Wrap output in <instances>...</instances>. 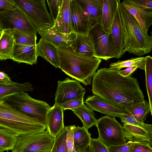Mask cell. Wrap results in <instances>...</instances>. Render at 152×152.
I'll use <instances>...</instances> for the list:
<instances>
[{
  "label": "cell",
  "instance_id": "1",
  "mask_svg": "<svg viewBox=\"0 0 152 152\" xmlns=\"http://www.w3.org/2000/svg\"><path fill=\"white\" fill-rule=\"evenodd\" d=\"M118 71L109 68L98 70L93 76L92 91L129 113L134 105L144 100V96L136 78L123 77L118 74Z\"/></svg>",
  "mask_w": 152,
  "mask_h": 152
},
{
  "label": "cell",
  "instance_id": "2",
  "mask_svg": "<svg viewBox=\"0 0 152 152\" xmlns=\"http://www.w3.org/2000/svg\"><path fill=\"white\" fill-rule=\"evenodd\" d=\"M57 48L59 68L84 85H90L92 78L102 60L77 53L71 47L63 46Z\"/></svg>",
  "mask_w": 152,
  "mask_h": 152
},
{
  "label": "cell",
  "instance_id": "3",
  "mask_svg": "<svg viewBox=\"0 0 152 152\" xmlns=\"http://www.w3.org/2000/svg\"><path fill=\"white\" fill-rule=\"evenodd\" d=\"M121 13L125 37L126 51L137 56L150 53L152 49V36L144 33L138 23L117 0Z\"/></svg>",
  "mask_w": 152,
  "mask_h": 152
},
{
  "label": "cell",
  "instance_id": "4",
  "mask_svg": "<svg viewBox=\"0 0 152 152\" xmlns=\"http://www.w3.org/2000/svg\"><path fill=\"white\" fill-rule=\"evenodd\" d=\"M0 127L20 135L42 133L46 127L0 100Z\"/></svg>",
  "mask_w": 152,
  "mask_h": 152
},
{
  "label": "cell",
  "instance_id": "5",
  "mask_svg": "<svg viewBox=\"0 0 152 152\" xmlns=\"http://www.w3.org/2000/svg\"><path fill=\"white\" fill-rule=\"evenodd\" d=\"M4 101L18 111L46 126L47 113L51 107L45 102L34 99L25 92L12 95Z\"/></svg>",
  "mask_w": 152,
  "mask_h": 152
},
{
  "label": "cell",
  "instance_id": "6",
  "mask_svg": "<svg viewBox=\"0 0 152 152\" xmlns=\"http://www.w3.org/2000/svg\"><path fill=\"white\" fill-rule=\"evenodd\" d=\"M37 30L52 27L54 22L49 13L45 0H13Z\"/></svg>",
  "mask_w": 152,
  "mask_h": 152
},
{
  "label": "cell",
  "instance_id": "7",
  "mask_svg": "<svg viewBox=\"0 0 152 152\" xmlns=\"http://www.w3.org/2000/svg\"><path fill=\"white\" fill-rule=\"evenodd\" d=\"M96 126L98 139L107 147L121 145L126 143L122 126L114 117L107 115L97 119Z\"/></svg>",
  "mask_w": 152,
  "mask_h": 152
},
{
  "label": "cell",
  "instance_id": "8",
  "mask_svg": "<svg viewBox=\"0 0 152 152\" xmlns=\"http://www.w3.org/2000/svg\"><path fill=\"white\" fill-rule=\"evenodd\" d=\"M55 138L47 130L36 134L18 136L16 144L12 152H50Z\"/></svg>",
  "mask_w": 152,
  "mask_h": 152
},
{
  "label": "cell",
  "instance_id": "9",
  "mask_svg": "<svg viewBox=\"0 0 152 152\" xmlns=\"http://www.w3.org/2000/svg\"><path fill=\"white\" fill-rule=\"evenodd\" d=\"M88 34L94 46V57L105 61L112 58H117L111 35L104 31L100 24L91 28Z\"/></svg>",
  "mask_w": 152,
  "mask_h": 152
},
{
  "label": "cell",
  "instance_id": "10",
  "mask_svg": "<svg viewBox=\"0 0 152 152\" xmlns=\"http://www.w3.org/2000/svg\"><path fill=\"white\" fill-rule=\"evenodd\" d=\"M0 24L2 30L16 29L26 34L37 35V29L18 7L0 13Z\"/></svg>",
  "mask_w": 152,
  "mask_h": 152
},
{
  "label": "cell",
  "instance_id": "11",
  "mask_svg": "<svg viewBox=\"0 0 152 152\" xmlns=\"http://www.w3.org/2000/svg\"><path fill=\"white\" fill-rule=\"evenodd\" d=\"M86 91L76 80L67 77L64 80L58 81L54 104L58 105L72 99H84Z\"/></svg>",
  "mask_w": 152,
  "mask_h": 152
},
{
  "label": "cell",
  "instance_id": "12",
  "mask_svg": "<svg viewBox=\"0 0 152 152\" xmlns=\"http://www.w3.org/2000/svg\"><path fill=\"white\" fill-rule=\"evenodd\" d=\"M121 4L135 19L143 32L148 34L152 24V12L148 11L137 0H124Z\"/></svg>",
  "mask_w": 152,
  "mask_h": 152
},
{
  "label": "cell",
  "instance_id": "13",
  "mask_svg": "<svg viewBox=\"0 0 152 152\" xmlns=\"http://www.w3.org/2000/svg\"><path fill=\"white\" fill-rule=\"evenodd\" d=\"M84 103L92 110L107 116L120 118L129 114V113L127 111L113 105L95 94L88 97Z\"/></svg>",
  "mask_w": 152,
  "mask_h": 152
},
{
  "label": "cell",
  "instance_id": "14",
  "mask_svg": "<svg viewBox=\"0 0 152 152\" xmlns=\"http://www.w3.org/2000/svg\"><path fill=\"white\" fill-rule=\"evenodd\" d=\"M41 38L50 42L57 48L63 46L72 47L75 42L76 34H65L59 32L53 26L48 29L37 30Z\"/></svg>",
  "mask_w": 152,
  "mask_h": 152
},
{
  "label": "cell",
  "instance_id": "15",
  "mask_svg": "<svg viewBox=\"0 0 152 152\" xmlns=\"http://www.w3.org/2000/svg\"><path fill=\"white\" fill-rule=\"evenodd\" d=\"M70 7L73 32L88 34L90 30L86 13L77 0H70Z\"/></svg>",
  "mask_w": 152,
  "mask_h": 152
},
{
  "label": "cell",
  "instance_id": "16",
  "mask_svg": "<svg viewBox=\"0 0 152 152\" xmlns=\"http://www.w3.org/2000/svg\"><path fill=\"white\" fill-rule=\"evenodd\" d=\"M111 31V35L116 53L117 58H119L126 52L124 35L121 13L118 4Z\"/></svg>",
  "mask_w": 152,
  "mask_h": 152
},
{
  "label": "cell",
  "instance_id": "17",
  "mask_svg": "<svg viewBox=\"0 0 152 152\" xmlns=\"http://www.w3.org/2000/svg\"><path fill=\"white\" fill-rule=\"evenodd\" d=\"M59 106L54 104L48 110L47 115L46 130L49 134L55 138L64 127V112Z\"/></svg>",
  "mask_w": 152,
  "mask_h": 152
},
{
  "label": "cell",
  "instance_id": "18",
  "mask_svg": "<svg viewBox=\"0 0 152 152\" xmlns=\"http://www.w3.org/2000/svg\"><path fill=\"white\" fill-rule=\"evenodd\" d=\"M77 1L86 13L88 20L90 30L97 25H100L102 12L103 0Z\"/></svg>",
  "mask_w": 152,
  "mask_h": 152
},
{
  "label": "cell",
  "instance_id": "19",
  "mask_svg": "<svg viewBox=\"0 0 152 152\" xmlns=\"http://www.w3.org/2000/svg\"><path fill=\"white\" fill-rule=\"evenodd\" d=\"M36 45H21L15 43L10 59L18 63L32 65L37 62Z\"/></svg>",
  "mask_w": 152,
  "mask_h": 152
},
{
  "label": "cell",
  "instance_id": "20",
  "mask_svg": "<svg viewBox=\"0 0 152 152\" xmlns=\"http://www.w3.org/2000/svg\"><path fill=\"white\" fill-rule=\"evenodd\" d=\"M70 0H63L59 14L53 26L59 32L65 34L74 32L70 7Z\"/></svg>",
  "mask_w": 152,
  "mask_h": 152
},
{
  "label": "cell",
  "instance_id": "21",
  "mask_svg": "<svg viewBox=\"0 0 152 152\" xmlns=\"http://www.w3.org/2000/svg\"><path fill=\"white\" fill-rule=\"evenodd\" d=\"M36 50L37 57L41 56L56 68H59L57 48L54 45L41 38L37 44Z\"/></svg>",
  "mask_w": 152,
  "mask_h": 152
},
{
  "label": "cell",
  "instance_id": "22",
  "mask_svg": "<svg viewBox=\"0 0 152 152\" xmlns=\"http://www.w3.org/2000/svg\"><path fill=\"white\" fill-rule=\"evenodd\" d=\"M117 0H103L101 24L103 30L110 34L111 29L117 7Z\"/></svg>",
  "mask_w": 152,
  "mask_h": 152
},
{
  "label": "cell",
  "instance_id": "23",
  "mask_svg": "<svg viewBox=\"0 0 152 152\" xmlns=\"http://www.w3.org/2000/svg\"><path fill=\"white\" fill-rule=\"evenodd\" d=\"M33 90L32 86L28 82L20 83L12 81H0V100H5L12 95Z\"/></svg>",
  "mask_w": 152,
  "mask_h": 152
},
{
  "label": "cell",
  "instance_id": "24",
  "mask_svg": "<svg viewBox=\"0 0 152 152\" xmlns=\"http://www.w3.org/2000/svg\"><path fill=\"white\" fill-rule=\"evenodd\" d=\"M124 137L132 142H148L152 144V134L144 129L129 124L122 126Z\"/></svg>",
  "mask_w": 152,
  "mask_h": 152
},
{
  "label": "cell",
  "instance_id": "25",
  "mask_svg": "<svg viewBox=\"0 0 152 152\" xmlns=\"http://www.w3.org/2000/svg\"><path fill=\"white\" fill-rule=\"evenodd\" d=\"M15 44L13 30H2L0 36V60L10 59Z\"/></svg>",
  "mask_w": 152,
  "mask_h": 152
},
{
  "label": "cell",
  "instance_id": "26",
  "mask_svg": "<svg viewBox=\"0 0 152 152\" xmlns=\"http://www.w3.org/2000/svg\"><path fill=\"white\" fill-rule=\"evenodd\" d=\"M71 47L77 53L94 57V46L88 34H76L75 42Z\"/></svg>",
  "mask_w": 152,
  "mask_h": 152
},
{
  "label": "cell",
  "instance_id": "27",
  "mask_svg": "<svg viewBox=\"0 0 152 152\" xmlns=\"http://www.w3.org/2000/svg\"><path fill=\"white\" fill-rule=\"evenodd\" d=\"M74 146L76 151L82 150L90 145L91 138L88 129L83 126L72 125Z\"/></svg>",
  "mask_w": 152,
  "mask_h": 152
},
{
  "label": "cell",
  "instance_id": "28",
  "mask_svg": "<svg viewBox=\"0 0 152 152\" xmlns=\"http://www.w3.org/2000/svg\"><path fill=\"white\" fill-rule=\"evenodd\" d=\"M71 110L81 120L83 126L87 129L96 125L97 119L94 112L84 104Z\"/></svg>",
  "mask_w": 152,
  "mask_h": 152
},
{
  "label": "cell",
  "instance_id": "29",
  "mask_svg": "<svg viewBox=\"0 0 152 152\" xmlns=\"http://www.w3.org/2000/svg\"><path fill=\"white\" fill-rule=\"evenodd\" d=\"M18 136L16 134L0 127V150L2 152L12 150L16 144Z\"/></svg>",
  "mask_w": 152,
  "mask_h": 152
},
{
  "label": "cell",
  "instance_id": "30",
  "mask_svg": "<svg viewBox=\"0 0 152 152\" xmlns=\"http://www.w3.org/2000/svg\"><path fill=\"white\" fill-rule=\"evenodd\" d=\"M145 60L146 56L132 57L125 61L118 60L116 62L111 63L109 68L112 70L119 71L124 67L136 66L145 70Z\"/></svg>",
  "mask_w": 152,
  "mask_h": 152
},
{
  "label": "cell",
  "instance_id": "31",
  "mask_svg": "<svg viewBox=\"0 0 152 152\" xmlns=\"http://www.w3.org/2000/svg\"><path fill=\"white\" fill-rule=\"evenodd\" d=\"M149 113L152 114L149 104L147 100H144L134 105L131 109L129 114L137 121L142 123L146 120L147 115Z\"/></svg>",
  "mask_w": 152,
  "mask_h": 152
},
{
  "label": "cell",
  "instance_id": "32",
  "mask_svg": "<svg viewBox=\"0 0 152 152\" xmlns=\"http://www.w3.org/2000/svg\"><path fill=\"white\" fill-rule=\"evenodd\" d=\"M146 86L151 110L152 111V58L146 56L145 68Z\"/></svg>",
  "mask_w": 152,
  "mask_h": 152
},
{
  "label": "cell",
  "instance_id": "33",
  "mask_svg": "<svg viewBox=\"0 0 152 152\" xmlns=\"http://www.w3.org/2000/svg\"><path fill=\"white\" fill-rule=\"evenodd\" d=\"M13 30V37L15 44L29 45H37L36 35L26 34L16 29Z\"/></svg>",
  "mask_w": 152,
  "mask_h": 152
},
{
  "label": "cell",
  "instance_id": "34",
  "mask_svg": "<svg viewBox=\"0 0 152 152\" xmlns=\"http://www.w3.org/2000/svg\"><path fill=\"white\" fill-rule=\"evenodd\" d=\"M67 131L65 126L54 139L50 152H68L66 144Z\"/></svg>",
  "mask_w": 152,
  "mask_h": 152
},
{
  "label": "cell",
  "instance_id": "35",
  "mask_svg": "<svg viewBox=\"0 0 152 152\" xmlns=\"http://www.w3.org/2000/svg\"><path fill=\"white\" fill-rule=\"evenodd\" d=\"M121 122L123 124H129L141 128L152 134V124L141 123L135 119L130 114L120 118Z\"/></svg>",
  "mask_w": 152,
  "mask_h": 152
},
{
  "label": "cell",
  "instance_id": "36",
  "mask_svg": "<svg viewBox=\"0 0 152 152\" xmlns=\"http://www.w3.org/2000/svg\"><path fill=\"white\" fill-rule=\"evenodd\" d=\"M50 15L54 23L59 12L63 0H47Z\"/></svg>",
  "mask_w": 152,
  "mask_h": 152
},
{
  "label": "cell",
  "instance_id": "37",
  "mask_svg": "<svg viewBox=\"0 0 152 152\" xmlns=\"http://www.w3.org/2000/svg\"><path fill=\"white\" fill-rule=\"evenodd\" d=\"M152 145L148 142H132L130 152H152Z\"/></svg>",
  "mask_w": 152,
  "mask_h": 152
},
{
  "label": "cell",
  "instance_id": "38",
  "mask_svg": "<svg viewBox=\"0 0 152 152\" xmlns=\"http://www.w3.org/2000/svg\"><path fill=\"white\" fill-rule=\"evenodd\" d=\"M83 99H72L58 105L62 107L64 111L67 109L72 110L83 104H84Z\"/></svg>",
  "mask_w": 152,
  "mask_h": 152
},
{
  "label": "cell",
  "instance_id": "39",
  "mask_svg": "<svg viewBox=\"0 0 152 152\" xmlns=\"http://www.w3.org/2000/svg\"><path fill=\"white\" fill-rule=\"evenodd\" d=\"M90 145L95 152H109L108 147L98 138H91Z\"/></svg>",
  "mask_w": 152,
  "mask_h": 152
},
{
  "label": "cell",
  "instance_id": "40",
  "mask_svg": "<svg viewBox=\"0 0 152 152\" xmlns=\"http://www.w3.org/2000/svg\"><path fill=\"white\" fill-rule=\"evenodd\" d=\"M72 127V125L65 126L67 131L66 141L68 152H72L74 147Z\"/></svg>",
  "mask_w": 152,
  "mask_h": 152
},
{
  "label": "cell",
  "instance_id": "41",
  "mask_svg": "<svg viewBox=\"0 0 152 152\" xmlns=\"http://www.w3.org/2000/svg\"><path fill=\"white\" fill-rule=\"evenodd\" d=\"M17 7L13 0H0V13L15 9Z\"/></svg>",
  "mask_w": 152,
  "mask_h": 152
},
{
  "label": "cell",
  "instance_id": "42",
  "mask_svg": "<svg viewBox=\"0 0 152 152\" xmlns=\"http://www.w3.org/2000/svg\"><path fill=\"white\" fill-rule=\"evenodd\" d=\"M132 142L129 141L124 144L108 147L109 152H130Z\"/></svg>",
  "mask_w": 152,
  "mask_h": 152
},
{
  "label": "cell",
  "instance_id": "43",
  "mask_svg": "<svg viewBox=\"0 0 152 152\" xmlns=\"http://www.w3.org/2000/svg\"><path fill=\"white\" fill-rule=\"evenodd\" d=\"M137 68L136 66L127 67L124 70H119L118 74L124 77H129L131 76V75L136 70Z\"/></svg>",
  "mask_w": 152,
  "mask_h": 152
},
{
  "label": "cell",
  "instance_id": "44",
  "mask_svg": "<svg viewBox=\"0 0 152 152\" xmlns=\"http://www.w3.org/2000/svg\"><path fill=\"white\" fill-rule=\"evenodd\" d=\"M137 1L148 11L152 12V0H137Z\"/></svg>",
  "mask_w": 152,
  "mask_h": 152
},
{
  "label": "cell",
  "instance_id": "45",
  "mask_svg": "<svg viewBox=\"0 0 152 152\" xmlns=\"http://www.w3.org/2000/svg\"><path fill=\"white\" fill-rule=\"evenodd\" d=\"M12 81L10 77L7 74L0 71V81L8 83Z\"/></svg>",
  "mask_w": 152,
  "mask_h": 152
},
{
  "label": "cell",
  "instance_id": "46",
  "mask_svg": "<svg viewBox=\"0 0 152 152\" xmlns=\"http://www.w3.org/2000/svg\"><path fill=\"white\" fill-rule=\"evenodd\" d=\"M76 151L77 152H95L91 147L90 145L85 148Z\"/></svg>",
  "mask_w": 152,
  "mask_h": 152
},
{
  "label": "cell",
  "instance_id": "47",
  "mask_svg": "<svg viewBox=\"0 0 152 152\" xmlns=\"http://www.w3.org/2000/svg\"><path fill=\"white\" fill-rule=\"evenodd\" d=\"M72 152H77V151L75 150V148L74 147V148H73Z\"/></svg>",
  "mask_w": 152,
  "mask_h": 152
},
{
  "label": "cell",
  "instance_id": "48",
  "mask_svg": "<svg viewBox=\"0 0 152 152\" xmlns=\"http://www.w3.org/2000/svg\"><path fill=\"white\" fill-rule=\"evenodd\" d=\"M1 31H2V30L1 29V25H0V32H1Z\"/></svg>",
  "mask_w": 152,
  "mask_h": 152
},
{
  "label": "cell",
  "instance_id": "49",
  "mask_svg": "<svg viewBox=\"0 0 152 152\" xmlns=\"http://www.w3.org/2000/svg\"><path fill=\"white\" fill-rule=\"evenodd\" d=\"M0 152H2L0 150Z\"/></svg>",
  "mask_w": 152,
  "mask_h": 152
},
{
  "label": "cell",
  "instance_id": "50",
  "mask_svg": "<svg viewBox=\"0 0 152 152\" xmlns=\"http://www.w3.org/2000/svg\"><path fill=\"white\" fill-rule=\"evenodd\" d=\"M1 32H0V34H1Z\"/></svg>",
  "mask_w": 152,
  "mask_h": 152
}]
</instances>
